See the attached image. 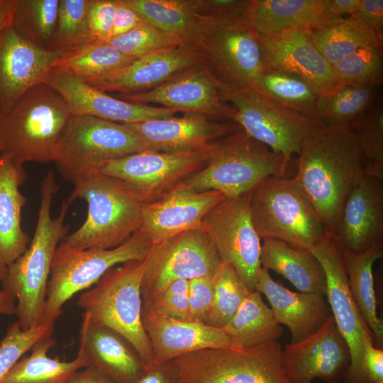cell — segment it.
Listing matches in <instances>:
<instances>
[{"label":"cell","mask_w":383,"mask_h":383,"mask_svg":"<svg viewBox=\"0 0 383 383\" xmlns=\"http://www.w3.org/2000/svg\"><path fill=\"white\" fill-rule=\"evenodd\" d=\"M297 155L293 179L333 234L348 195L365 175L357 140L350 127L322 123Z\"/></svg>","instance_id":"6da1fadb"},{"label":"cell","mask_w":383,"mask_h":383,"mask_svg":"<svg viewBox=\"0 0 383 383\" xmlns=\"http://www.w3.org/2000/svg\"><path fill=\"white\" fill-rule=\"evenodd\" d=\"M58 190L54 172L50 170L40 185V203L32 240L26 251L8 266L2 288L16 300L17 321L29 329L42 323L48 279L55 251L67 235L65 218L70 204L64 201L59 214L51 216V206Z\"/></svg>","instance_id":"7a4b0ae2"},{"label":"cell","mask_w":383,"mask_h":383,"mask_svg":"<svg viewBox=\"0 0 383 383\" xmlns=\"http://www.w3.org/2000/svg\"><path fill=\"white\" fill-rule=\"evenodd\" d=\"M67 200L82 199L87 204L84 222L67 235L60 245L68 248L109 249L126 241L139 231L142 223V204L118 179L92 172L74 183Z\"/></svg>","instance_id":"3957f363"},{"label":"cell","mask_w":383,"mask_h":383,"mask_svg":"<svg viewBox=\"0 0 383 383\" xmlns=\"http://www.w3.org/2000/svg\"><path fill=\"white\" fill-rule=\"evenodd\" d=\"M72 117L63 98L41 83L0 116L2 152L16 162H53L60 135Z\"/></svg>","instance_id":"277c9868"},{"label":"cell","mask_w":383,"mask_h":383,"mask_svg":"<svg viewBox=\"0 0 383 383\" xmlns=\"http://www.w3.org/2000/svg\"><path fill=\"white\" fill-rule=\"evenodd\" d=\"M289 162L243 129L214 142L205 166L175 188L218 191L226 197L248 194L270 177L285 176Z\"/></svg>","instance_id":"5b68a950"},{"label":"cell","mask_w":383,"mask_h":383,"mask_svg":"<svg viewBox=\"0 0 383 383\" xmlns=\"http://www.w3.org/2000/svg\"><path fill=\"white\" fill-rule=\"evenodd\" d=\"M146 262L147 257L109 269L80 295L77 304L94 321L126 338L147 368L154 363V357L142 318L141 284Z\"/></svg>","instance_id":"8992f818"},{"label":"cell","mask_w":383,"mask_h":383,"mask_svg":"<svg viewBox=\"0 0 383 383\" xmlns=\"http://www.w3.org/2000/svg\"><path fill=\"white\" fill-rule=\"evenodd\" d=\"M197 18L186 47L197 55L218 89L252 87L264 71L258 35L243 17Z\"/></svg>","instance_id":"52a82bcc"},{"label":"cell","mask_w":383,"mask_h":383,"mask_svg":"<svg viewBox=\"0 0 383 383\" xmlns=\"http://www.w3.org/2000/svg\"><path fill=\"white\" fill-rule=\"evenodd\" d=\"M253 226L261 239L310 250L329 233L293 179L270 177L248 193Z\"/></svg>","instance_id":"ba28073f"},{"label":"cell","mask_w":383,"mask_h":383,"mask_svg":"<svg viewBox=\"0 0 383 383\" xmlns=\"http://www.w3.org/2000/svg\"><path fill=\"white\" fill-rule=\"evenodd\" d=\"M152 243L140 230L121 245L109 249L77 250L59 244L47 286L42 323H55L65 304L94 286L111 268L147 257Z\"/></svg>","instance_id":"9c48e42d"},{"label":"cell","mask_w":383,"mask_h":383,"mask_svg":"<svg viewBox=\"0 0 383 383\" xmlns=\"http://www.w3.org/2000/svg\"><path fill=\"white\" fill-rule=\"evenodd\" d=\"M283 347L273 341L248 348H206L174 360L177 383H292Z\"/></svg>","instance_id":"30bf717a"},{"label":"cell","mask_w":383,"mask_h":383,"mask_svg":"<svg viewBox=\"0 0 383 383\" xmlns=\"http://www.w3.org/2000/svg\"><path fill=\"white\" fill-rule=\"evenodd\" d=\"M145 150L140 139L122 123L89 116H72L59 139L53 162L74 182L103 164Z\"/></svg>","instance_id":"8fae6325"},{"label":"cell","mask_w":383,"mask_h":383,"mask_svg":"<svg viewBox=\"0 0 383 383\" xmlns=\"http://www.w3.org/2000/svg\"><path fill=\"white\" fill-rule=\"evenodd\" d=\"M218 91L222 100L235 110L233 122L288 162L298 154L305 138L322 123L250 87L220 88Z\"/></svg>","instance_id":"7c38bea8"},{"label":"cell","mask_w":383,"mask_h":383,"mask_svg":"<svg viewBox=\"0 0 383 383\" xmlns=\"http://www.w3.org/2000/svg\"><path fill=\"white\" fill-rule=\"evenodd\" d=\"M214 142L194 150H143L103 164L96 172L121 181L142 204L154 202L203 168Z\"/></svg>","instance_id":"4fadbf2b"},{"label":"cell","mask_w":383,"mask_h":383,"mask_svg":"<svg viewBox=\"0 0 383 383\" xmlns=\"http://www.w3.org/2000/svg\"><path fill=\"white\" fill-rule=\"evenodd\" d=\"M221 262L202 227L152 245L141 284L143 306L150 304L177 280L213 277Z\"/></svg>","instance_id":"5bb4252c"},{"label":"cell","mask_w":383,"mask_h":383,"mask_svg":"<svg viewBox=\"0 0 383 383\" xmlns=\"http://www.w3.org/2000/svg\"><path fill=\"white\" fill-rule=\"evenodd\" d=\"M201 227L221 262L233 267L249 291H255L262 243L252 221L248 194L225 197L204 216Z\"/></svg>","instance_id":"9a60e30c"},{"label":"cell","mask_w":383,"mask_h":383,"mask_svg":"<svg viewBox=\"0 0 383 383\" xmlns=\"http://www.w3.org/2000/svg\"><path fill=\"white\" fill-rule=\"evenodd\" d=\"M310 252L319 261L326 277L328 304L336 327L346 342L350 362L344 383H370L362 364L363 335L372 333L350 291L343 248L332 234L315 244Z\"/></svg>","instance_id":"2e32d148"},{"label":"cell","mask_w":383,"mask_h":383,"mask_svg":"<svg viewBox=\"0 0 383 383\" xmlns=\"http://www.w3.org/2000/svg\"><path fill=\"white\" fill-rule=\"evenodd\" d=\"M282 362L292 383H313L315 379L325 383L343 381L350 365V355L332 314L312 335L285 345Z\"/></svg>","instance_id":"e0dca14e"},{"label":"cell","mask_w":383,"mask_h":383,"mask_svg":"<svg viewBox=\"0 0 383 383\" xmlns=\"http://www.w3.org/2000/svg\"><path fill=\"white\" fill-rule=\"evenodd\" d=\"M43 83L55 89L67 103L72 116H89L126 124L167 118L177 111L129 102L82 82L67 72L52 68Z\"/></svg>","instance_id":"ac0fdd59"},{"label":"cell","mask_w":383,"mask_h":383,"mask_svg":"<svg viewBox=\"0 0 383 383\" xmlns=\"http://www.w3.org/2000/svg\"><path fill=\"white\" fill-rule=\"evenodd\" d=\"M118 99L140 104H160L184 113L233 121L234 109L223 101L218 85L204 67L185 72L150 91L116 95Z\"/></svg>","instance_id":"d6986e66"},{"label":"cell","mask_w":383,"mask_h":383,"mask_svg":"<svg viewBox=\"0 0 383 383\" xmlns=\"http://www.w3.org/2000/svg\"><path fill=\"white\" fill-rule=\"evenodd\" d=\"M62 55L24 38L12 26L7 28L0 37V116L43 83Z\"/></svg>","instance_id":"ffe728a7"},{"label":"cell","mask_w":383,"mask_h":383,"mask_svg":"<svg viewBox=\"0 0 383 383\" xmlns=\"http://www.w3.org/2000/svg\"><path fill=\"white\" fill-rule=\"evenodd\" d=\"M310 30L289 29L267 36H259L265 70L296 75L320 95L340 85L332 65L312 43Z\"/></svg>","instance_id":"44dd1931"},{"label":"cell","mask_w":383,"mask_h":383,"mask_svg":"<svg viewBox=\"0 0 383 383\" xmlns=\"http://www.w3.org/2000/svg\"><path fill=\"white\" fill-rule=\"evenodd\" d=\"M123 125L140 139L145 150L166 152L200 149L242 130L233 121H219L193 113Z\"/></svg>","instance_id":"7402d4cb"},{"label":"cell","mask_w":383,"mask_h":383,"mask_svg":"<svg viewBox=\"0 0 383 383\" xmlns=\"http://www.w3.org/2000/svg\"><path fill=\"white\" fill-rule=\"evenodd\" d=\"M201 67L204 66L197 55L180 45L152 52L88 84L105 92L138 94Z\"/></svg>","instance_id":"603a6c76"},{"label":"cell","mask_w":383,"mask_h":383,"mask_svg":"<svg viewBox=\"0 0 383 383\" xmlns=\"http://www.w3.org/2000/svg\"><path fill=\"white\" fill-rule=\"evenodd\" d=\"M142 318L154 363L170 361L202 349L236 348L222 328L172 318L143 306Z\"/></svg>","instance_id":"cb8c5ba5"},{"label":"cell","mask_w":383,"mask_h":383,"mask_svg":"<svg viewBox=\"0 0 383 383\" xmlns=\"http://www.w3.org/2000/svg\"><path fill=\"white\" fill-rule=\"evenodd\" d=\"M225 197L214 190L195 192L174 188L161 199L142 205L140 231L155 245L200 228L204 216Z\"/></svg>","instance_id":"d4e9b609"},{"label":"cell","mask_w":383,"mask_h":383,"mask_svg":"<svg viewBox=\"0 0 383 383\" xmlns=\"http://www.w3.org/2000/svg\"><path fill=\"white\" fill-rule=\"evenodd\" d=\"M343 250L360 253L383 238L382 179L365 174L348 195L332 234Z\"/></svg>","instance_id":"484cf974"},{"label":"cell","mask_w":383,"mask_h":383,"mask_svg":"<svg viewBox=\"0 0 383 383\" xmlns=\"http://www.w3.org/2000/svg\"><path fill=\"white\" fill-rule=\"evenodd\" d=\"M79 350L87 357L89 366L115 383H134L146 369L126 338L86 313L80 327Z\"/></svg>","instance_id":"4316f807"},{"label":"cell","mask_w":383,"mask_h":383,"mask_svg":"<svg viewBox=\"0 0 383 383\" xmlns=\"http://www.w3.org/2000/svg\"><path fill=\"white\" fill-rule=\"evenodd\" d=\"M255 290L268 300L276 321L289 328L292 343L314 333L331 315L324 296L292 292L273 279L269 270L263 267Z\"/></svg>","instance_id":"83f0119b"},{"label":"cell","mask_w":383,"mask_h":383,"mask_svg":"<svg viewBox=\"0 0 383 383\" xmlns=\"http://www.w3.org/2000/svg\"><path fill=\"white\" fill-rule=\"evenodd\" d=\"M23 165L6 153H0V262L11 265L27 249L30 241L21 224L26 197L20 187L26 180Z\"/></svg>","instance_id":"f1b7e54d"},{"label":"cell","mask_w":383,"mask_h":383,"mask_svg":"<svg viewBox=\"0 0 383 383\" xmlns=\"http://www.w3.org/2000/svg\"><path fill=\"white\" fill-rule=\"evenodd\" d=\"M245 21L259 36L289 29L313 30L338 18L324 0H250Z\"/></svg>","instance_id":"f546056e"},{"label":"cell","mask_w":383,"mask_h":383,"mask_svg":"<svg viewBox=\"0 0 383 383\" xmlns=\"http://www.w3.org/2000/svg\"><path fill=\"white\" fill-rule=\"evenodd\" d=\"M260 262L262 267L282 275L301 292L326 296L324 271L309 250L279 240L264 238Z\"/></svg>","instance_id":"4dcf8cb0"},{"label":"cell","mask_w":383,"mask_h":383,"mask_svg":"<svg viewBox=\"0 0 383 383\" xmlns=\"http://www.w3.org/2000/svg\"><path fill=\"white\" fill-rule=\"evenodd\" d=\"M382 256V240L360 253L343 249L350 291L360 314L372 331L374 343L378 348L383 345V323L377 312L373 266Z\"/></svg>","instance_id":"1f68e13d"},{"label":"cell","mask_w":383,"mask_h":383,"mask_svg":"<svg viewBox=\"0 0 383 383\" xmlns=\"http://www.w3.org/2000/svg\"><path fill=\"white\" fill-rule=\"evenodd\" d=\"M55 343L52 334L38 341L30 349V354L23 355L1 383H62L75 372L89 367L87 357L80 350L70 361L50 357L48 353Z\"/></svg>","instance_id":"d6a6232c"},{"label":"cell","mask_w":383,"mask_h":383,"mask_svg":"<svg viewBox=\"0 0 383 383\" xmlns=\"http://www.w3.org/2000/svg\"><path fill=\"white\" fill-rule=\"evenodd\" d=\"M236 348H248L277 341L283 328L274 318L262 294L250 292L238 309L222 328Z\"/></svg>","instance_id":"836d02e7"},{"label":"cell","mask_w":383,"mask_h":383,"mask_svg":"<svg viewBox=\"0 0 383 383\" xmlns=\"http://www.w3.org/2000/svg\"><path fill=\"white\" fill-rule=\"evenodd\" d=\"M312 43L332 66L356 52L370 45H382L383 38L360 21L340 17L310 30Z\"/></svg>","instance_id":"e575fe53"},{"label":"cell","mask_w":383,"mask_h":383,"mask_svg":"<svg viewBox=\"0 0 383 383\" xmlns=\"http://www.w3.org/2000/svg\"><path fill=\"white\" fill-rule=\"evenodd\" d=\"M374 87L340 84L318 96L315 117L321 123L350 127L372 104Z\"/></svg>","instance_id":"d590c367"},{"label":"cell","mask_w":383,"mask_h":383,"mask_svg":"<svg viewBox=\"0 0 383 383\" xmlns=\"http://www.w3.org/2000/svg\"><path fill=\"white\" fill-rule=\"evenodd\" d=\"M133 61L109 43L95 41L62 55L52 68L62 70L88 84Z\"/></svg>","instance_id":"8d00e7d4"},{"label":"cell","mask_w":383,"mask_h":383,"mask_svg":"<svg viewBox=\"0 0 383 383\" xmlns=\"http://www.w3.org/2000/svg\"><path fill=\"white\" fill-rule=\"evenodd\" d=\"M145 21L179 38L187 46L197 26L190 0H126Z\"/></svg>","instance_id":"74e56055"},{"label":"cell","mask_w":383,"mask_h":383,"mask_svg":"<svg viewBox=\"0 0 383 383\" xmlns=\"http://www.w3.org/2000/svg\"><path fill=\"white\" fill-rule=\"evenodd\" d=\"M252 88L287 108L316 118L315 106L318 94L296 75L265 70Z\"/></svg>","instance_id":"f35d334b"},{"label":"cell","mask_w":383,"mask_h":383,"mask_svg":"<svg viewBox=\"0 0 383 383\" xmlns=\"http://www.w3.org/2000/svg\"><path fill=\"white\" fill-rule=\"evenodd\" d=\"M90 0H60L57 21L48 49L62 55L95 42L90 34Z\"/></svg>","instance_id":"ab89813d"},{"label":"cell","mask_w":383,"mask_h":383,"mask_svg":"<svg viewBox=\"0 0 383 383\" xmlns=\"http://www.w3.org/2000/svg\"><path fill=\"white\" fill-rule=\"evenodd\" d=\"M59 5L60 0H15L12 27L24 38L47 48Z\"/></svg>","instance_id":"60d3db41"},{"label":"cell","mask_w":383,"mask_h":383,"mask_svg":"<svg viewBox=\"0 0 383 383\" xmlns=\"http://www.w3.org/2000/svg\"><path fill=\"white\" fill-rule=\"evenodd\" d=\"M213 279V301L204 323L222 328L231 319L250 291L233 267L226 263H221Z\"/></svg>","instance_id":"b9f144b4"},{"label":"cell","mask_w":383,"mask_h":383,"mask_svg":"<svg viewBox=\"0 0 383 383\" xmlns=\"http://www.w3.org/2000/svg\"><path fill=\"white\" fill-rule=\"evenodd\" d=\"M363 158L365 173L383 180V109L382 104L370 108L350 127Z\"/></svg>","instance_id":"7bdbcfd3"},{"label":"cell","mask_w":383,"mask_h":383,"mask_svg":"<svg viewBox=\"0 0 383 383\" xmlns=\"http://www.w3.org/2000/svg\"><path fill=\"white\" fill-rule=\"evenodd\" d=\"M339 84L375 87L382 82V45L362 48L333 66Z\"/></svg>","instance_id":"ee69618b"},{"label":"cell","mask_w":383,"mask_h":383,"mask_svg":"<svg viewBox=\"0 0 383 383\" xmlns=\"http://www.w3.org/2000/svg\"><path fill=\"white\" fill-rule=\"evenodd\" d=\"M107 43L132 60L160 49L184 45L177 36L146 21L124 34L111 38Z\"/></svg>","instance_id":"f6af8a7d"},{"label":"cell","mask_w":383,"mask_h":383,"mask_svg":"<svg viewBox=\"0 0 383 383\" xmlns=\"http://www.w3.org/2000/svg\"><path fill=\"white\" fill-rule=\"evenodd\" d=\"M52 323H43L23 329L16 321L7 328L0 342V383L11 367L43 338L52 335Z\"/></svg>","instance_id":"bcb514c9"},{"label":"cell","mask_w":383,"mask_h":383,"mask_svg":"<svg viewBox=\"0 0 383 383\" xmlns=\"http://www.w3.org/2000/svg\"><path fill=\"white\" fill-rule=\"evenodd\" d=\"M164 315L184 321L189 317V281L177 280L170 284L150 304L143 306Z\"/></svg>","instance_id":"7dc6e473"},{"label":"cell","mask_w":383,"mask_h":383,"mask_svg":"<svg viewBox=\"0 0 383 383\" xmlns=\"http://www.w3.org/2000/svg\"><path fill=\"white\" fill-rule=\"evenodd\" d=\"M116 6L117 0H90L88 24L95 40L108 42L111 39Z\"/></svg>","instance_id":"c3c4849f"},{"label":"cell","mask_w":383,"mask_h":383,"mask_svg":"<svg viewBox=\"0 0 383 383\" xmlns=\"http://www.w3.org/2000/svg\"><path fill=\"white\" fill-rule=\"evenodd\" d=\"M213 277H200L189 281V317L204 323L213 301Z\"/></svg>","instance_id":"681fc988"},{"label":"cell","mask_w":383,"mask_h":383,"mask_svg":"<svg viewBox=\"0 0 383 383\" xmlns=\"http://www.w3.org/2000/svg\"><path fill=\"white\" fill-rule=\"evenodd\" d=\"M250 0H190L196 16L213 18L244 17Z\"/></svg>","instance_id":"f907efd6"},{"label":"cell","mask_w":383,"mask_h":383,"mask_svg":"<svg viewBox=\"0 0 383 383\" xmlns=\"http://www.w3.org/2000/svg\"><path fill=\"white\" fill-rule=\"evenodd\" d=\"M362 364L370 383H383V350L374 345L372 333L363 335Z\"/></svg>","instance_id":"816d5d0a"},{"label":"cell","mask_w":383,"mask_h":383,"mask_svg":"<svg viewBox=\"0 0 383 383\" xmlns=\"http://www.w3.org/2000/svg\"><path fill=\"white\" fill-rule=\"evenodd\" d=\"M383 38V1L360 0L355 12L350 16Z\"/></svg>","instance_id":"f5cc1de1"},{"label":"cell","mask_w":383,"mask_h":383,"mask_svg":"<svg viewBox=\"0 0 383 383\" xmlns=\"http://www.w3.org/2000/svg\"><path fill=\"white\" fill-rule=\"evenodd\" d=\"M145 22L126 0H117L111 38L124 34Z\"/></svg>","instance_id":"db71d44e"},{"label":"cell","mask_w":383,"mask_h":383,"mask_svg":"<svg viewBox=\"0 0 383 383\" xmlns=\"http://www.w3.org/2000/svg\"><path fill=\"white\" fill-rule=\"evenodd\" d=\"M178 371L173 360L153 363L134 383H177Z\"/></svg>","instance_id":"11a10c76"},{"label":"cell","mask_w":383,"mask_h":383,"mask_svg":"<svg viewBox=\"0 0 383 383\" xmlns=\"http://www.w3.org/2000/svg\"><path fill=\"white\" fill-rule=\"evenodd\" d=\"M62 383H115L94 368L89 366L82 368Z\"/></svg>","instance_id":"9f6ffc18"},{"label":"cell","mask_w":383,"mask_h":383,"mask_svg":"<svg viewBox=\"0 0 383 383\" xmlns=\"http://www.w3.org/2000/svg\"><path fill=\"white\" fill-rule=\"evenodd\" d=\"M360 0H324L331 13L336 17L344 14L353 15L360 4Z\"/></svg>","instance_id":"6f0895ef"},{"label":"cell","mask_w":383,"mask_h":383,"mask_svg":"<svg viewBox=\"0 0 383 383\" xmlns=\"http://www.w3.org/2000/svg\"><path fill=\"white\" fill-rule=\"evenodd\" d=\"M15 0H0V37L12 26Z\"/></svg>","instance_id":"680465c9"},{"label":"cell","mask_w":383,"mask_h":383,"mask_svg":"<svg viewBox=\"0 0 383 383\" xmlns=\"http://www.w3.org/2000/svg\"><path fill=\"white\" fill-rule=\"evenodd\" d=\"M16 300L6 289H0V315H16Z\"/></svg>","instance_id":"91938a15"},{"label":"cell","mask_w":383,"mask_h":383,"mask_svg":"<svg viewBox=\"0 0 383 383\" xmlns=\"http://www.w3.org/2000/svg\"><path fill=\"white\" fill-rule=\"evenodd\" d=\"M8 267L0 262V282H2L6 278Z\"/></svg>","instance_id":"94428289"},{"label":"cell","mask_w":383,"mask_h":383,"mask_svg":"<svg viewBox=\"0 0 383 383\" xmlns=\"http://www.w3.org/2000/svg\"><path fill=\"white\" fill-rule=\"evenodd\" d=\"M2 150H3V148H2V145H1V143L0 142V153L2 152Z\"/></svg>","instance_id":"6125c7cd"}]
</instances>
